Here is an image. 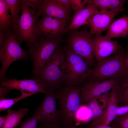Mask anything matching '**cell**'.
<instances>
[{"label": "cell", "mask_w": 128, "mask_h": 128, "mask_svg": "<svg viewBox=\"0 0 128 128\" xmlns=\"http://www.w3.org/2000/svg\"><path fill=\"white\" fill-rule=\"evenodd\" d=\"M66 70L64 48L59 46L55 51L48 62L32 78L46 88L55 91L64 84Z\"/></svg>", "instance_id": "1"}, {"label": "cell", "mask_w": 128, "mask_h": 128, "mask_svg": "<svg viewBox=\"0 0 128 128\" xmlns=\"http://www.w3.org/2000/svg\"><path fill=\"white\" fill-rule=\"evenodd\" d=\"M80 85L64 84L55 91L58 102V110L64 128H76L74 115L81 105Z\"/></svg>", "instance_id": "2"}, {"label": "cell", "mask_w": 128, "mask_h": 128, "mask_svg": "<svg viewBox=\"0 0 128 128\" xmlns=\"http://www.w3.org/2000/svg\"><path fill=\"white\" fill-rule=\"evenodd\" d=\"M126 54L123 48L113 56L97 62L87 80L102 81L128 76Z\"/></svg>", "instance_id": "3"}, {"label": "cell", "mask_w": 128, "mask_h": 128, "mask_svg": "<svg viewBox=\"0 0 128 128\" xmlns=\"http://www.w3.org/2000/svg\"><path fill=\"white\" fill-rule=\"evenodd\" d=\"M66 70L64 84L80 85L88 79L92 69L87 62L73 51L67 45L64 47Z\"/></svg>", "instance_id": "4"}, {"label": "cell", "mask_w": 128, "mask_h": 128, "mask_svg": "<svg viewBox=\"0 0 128 128\" xmlns=\"http://www.w3.org/2000/svg\"><path fill=\"white\" fill-rule=\"evenodd\" d=\"M64 41L59 36L50 40L40 37L27 50L33 64V75L37 73L49 61L55 50Z\"/></svg>", "instance_id": "5"}, {"label": "cell", "mask_w": 128, "mask_h": 128, "mask_svg": "<svg viewBox=\"0 0 128 128\" xmlns=\"http://www.w3.org/2000/svg\"><path fill=\"white\" fill-rule=\"evenodd\" d=\"M40 15L37 11L23 5L21 16L16 20V28L14 31L15 37L20 43L25 42L28 47L37 41L36 24Z\"/></svg>", "instance_id": "6"}, {"label": "cell", "mask_w": 128, "mask_h": 128, "mask_svg": "<svg viewBox=\"0 0 128 128\" xmlns=\"http://www.w3.org/2000/svg\"><path fill=\"white\" fill-rule=\"evenodd\" d=\"M65 41L77 55L85 60L91 67H94L95 58L92 36L86 29L80 31L77 29L69 31Z\"/></svg>", "instance_id": "7"}, {"label": "cell", "mask_w": 128, "mask_h": 128, "mask_svg": "<svg viewBox=\"0 0 128 128\" xmlns=\"http://www.w3.org/2000/svg\"><path fill=\"white\" fill-rule=\"evenodd\" d=\"M16 39L12 30H8L7 38L0 48V59L2 66L0 70V83L8 80L5 77L6 72L10 65L19 59H28V53L21 47Z\"/></svg>", "instance_id": "8"}, {"label": "cell", "mask_w": 128, "mask_h": 128, "mask_svg": "<svg viewBox=\"0 0 128 128\" xmlns=\"http://www.w3.org/2000/svg\"><path fill=\"white\" fill-rule=\"evenodd\" d=\"M44 100L33 114L37 117L39 123H47L61 124L60 115L56 108L55 91L46 88Z\"/></svg>", "instance_id": "9"}, {"label": "cell", "mask_w": 128, "mask_h": 128, "mask_svg": "<svg viewBox=\"0 0 128 128\" xmlns=\"http://www.w3.org/2000/svg\"><path fill=\"white\" fill-rule=\"evenodd\" d=\"M120 79L114 78L102 81H86L81 87V103L86 104L91 100L116 88Z\"/></svg>", "instance_id": "10"}, {"label": "cell", "mask_w": 128, "mask_h": 128, "mask_svg": "<svg viewBox=\"0 0 128 128\" xmlns=\"http://www.w3.org/2000/svg\"><path fill=\"white\" fill-rule=\"evenodd\" d=\"M36 24V32L38 39L40 37L50 40L64 35L66 24L61 20L53 17L42 16Z\"/></svg>", "instance_id": "11"}, {"label": "cell", "mask_w": 128, "mask_h": 128, "mask_svg": "<svg viewBox=\"0 0 128 128\" xmlns=\"http://www.w3.org/2000/svg\"><path fill=\"white\" fill-rule=\"evenodd\" d=\"M92 39L94 54L97 62L117 53L123 48L116 41L100 35H94Z\"/></svg>", "instance_id": "12"}, {"label": "cell", "mask_w": 128, "mask_h": 128, "mask_svg": "<svg viewBox=\"0 0 128 128\" xmlns=\"http://www.w3.org/2000/svg\"><path fill=\"white\" fill-rule=\"evenodd\" d=\"M119 13L111 10H102L93 15L88 20L90 35L92 36L100 35L102 32L108 30L113 19Z\"/></svg>", "instance_id": "13"}, {"label": "cell", "mask_w": 128, "mask_h": 128, "mask_svg": "<svg viewBox=\"0 0 128 128\" xmlns=\"http://www.w3.org/2000/svg\"><path fill=\"white\" fill-rule=\"evenodd\" d=\"M0 86L12 90L14 89H17L21 93L26 92L33 95L38 93L45 94L46 89L44 85L33 78L17 80L14 78L1 83Z\"/></svg>", "instance_id": "14"}, {"label": "cell", "mask_w": 128, "mask_h": 128, "mask_svg": "<svg viewBox=\"0 0 128 128\" xmlns=\"http://www.w3.org/2000/svg\"><path fill=\"white\" fill-rule=\"evenodd\" d=\"M71 11L67 9L55 0H43L38 12L40 15L53 17L61 20L67 27L69 25Z\"/></svg>", "instance_id": "15"}, {"label": "cell", "mask_w": 128, "mask_h": 128, "mask_svg": "<svg viewBox=\"0 0 128 128\" xmlns=\"http://www.w3.org/2000/svg\"><path fill=\"white\" fill-rule=\"evenodd\" d=\"M118 100L116 88L112 89L110 93L107 105L105 112L99 118L92 120L87 127L105 125H109L117 116Z\"/></svg>", "instance_id": "16"}, {"label": "cell", "mask_w": 128, "mask_h": 128, "mask_svg": "<svg viewBox=\"0 0 128 128\" xmlns=\"http://www.w3.org/2000/svg\"><path fill=\"white\" fill-rule=\"evenodd\" d=\"M99 9L95 5L87 4V7L73 14L71 23L65 28V32L77 29L80 27L88 24V20L94 14L99 11Z\"/></svg>", "instance_id": "17"}, {"label": "cell", "mask_w": 128, "mask_h": 128, "mask_svg": "<svg viewBox=\"0 0 128 128\" xmlns=\"http://www.w3.org/2000/svg\"><path fill=\"white\" fill-rule=\"evenodd\" d=\"M128 34V15H124L112 23L105 37L111 38L126 37Z\"/></svg>", "instance_id": "18"}, {"label": "cell", "mask_w": 128, "mask_h": 128, "mask_svg": "<svg viewBox=\"0 0 128 128\" xmlns=\"http://www.w3.org/2000/svg\"><path fill=\"white\" fill-rule=\"evenodd\" d=\"M110 91L91 100L86 104L92 113V120L99 118L104 114L107 105Z\"/></svg>", "instance_id": "19"}, {"label": "cell", "mask_w": 128, "mask_h": 128, "mask_svg": "<svg viewBox=\"0 0 128 128\" xmlns=\"http://www.w3.org/2000/svg\"><path fill=\"white\" fill-rule=\"evenodd\" d=\"M6 111L9 116L1 128H14L17 127L29 110L27 108H23L19 109L17 111L11 109H8Z\"/></svg>", "instance_id": "20"}, {"label": "cell", "mask_w": 128, "mask_h": 128, "mask_svg": "<svg viewBox=\"0 0 128 128\" xmlns=\"http://www.w3.org/2000/svg\"><path fill=\"white\" fill-rule=\"evenodd\" d=\"M9 10L5 0H0V29L13 30L12 18Z\"/></svg>", "instance_id": "21"}, {"label": "cell", "mask_w": 128, "mask_h": 128, "mask_svg": "<svg viewBox=\"0 0 128 128\" xmlns=\"http://www.w3.org/2000/svg\"><path fill=\"white\" fill-rule=\"evenodd\" d=\"M116 88L118 106L128 105V76L120 79Z\"/></svg>", "instance_id": "22"}, {"label": "cell", "mask_w": 128, "mask_h": 128, "mask_svg": "<svg viewBox=\"0 0 128 128\" xmlns=\"http://www.w3.org/2000/svg\"><path fill=\"white\" fill-rule=\"evenodd\" d=\"M92 113L87 104H82L80 105L74 115L75 124L77 126L91 121Z\"/></svg>", "instance_id": "23"}, {"label": "cell", "mask_w": 128, "mask_h": 128, "mask_svg": "<svg viewBox=\"0 0 128 128\" xmlns=\"http://www.w3.org/2000/svg\"><path fill=\"white\" fill-rule=\"evenodd\" d=\"M10 10L12 18L14 32L16 28V20L19 18L18 14L22 10L23 5L19 0H4Z\"/></svg>", "instance_id": "24"}, {"label": "cell", "mask_w": 128, "mask_h": 128, "mask_svg": "<svg viewBox=\"0 0 128 128\" xmlns=\"http://www.w3.org/2000/svg\"><path fill=\"white\" fill-rule=\"evenodd\" d=\"M21 95L17 97L12 99L5 98L0 99V111L2 112L12 106L19 101L33 95L26 92L21 93Z\"/></svg>", "instance_id": "25"}, {"label": "cell", "mask_w": 128, "mask_h": 128, "mask_svg": "<svg viewBox=\"0 0 128 128\" xmlns=\"http://www.w3.org/2000/svg\"><path fill=\"white\" fill-rule=\"evenodd\" d=\"M111 126L118 128H128V113L125 114L117 116L111 123Z\"/></svg>", "instance_id": "26"}, {"label": "cell", "mask_w": 128, "mask_h": 128, "mask_svg": "<svg viewBox=\"0 0 128 128\" xmlns=\"http://www.w3.org/2000/svg\"><path fill=\"white\" fill-rule=\"evenodd\" d=\"M39 119L35 114L27 118L23 122H21L19 128H37V124Z\"/></svg>", "instance_id": "27"}, {"label": "cell", "mask_w": 128, "mask_h": 128, "mask_svg": "<svg viewBox=\"0 0 128 128\" xmlns=\"http://www.w3.org/2000/svg\"><path fill=\"white\" fill-rule=\"evenodd\" d=\"M86 4H93L100 10H106L110 9V0H85Z\"/></svg>", "instance_id": "28"}, {"label": "cell", "mask_w": 128, "mask_h": 128, "mask_svg": "<svg viewBox=\"0 0 128 128\" xmlns=\"http://www.w3.org/2000/svg\"><path fill=\"white\" fill-rule=\"evenodd\" d=\"M43 0H20L21 3L24 4L29 8L38 12L40 8Z\"/></svg>", "instance_id": "29"}, {"label": "cell", "mask_w": 128, "mask_h": 128, "mask_svg": "<svg viewBox=\"0 0 128 128\" xmlns=\"http://www.w3.org/2000/svg\"><path fill=\"white\" fill-rule=\"evenodd\" d=\"M125 1V0H110V10L119 12L120 11H125L123 5Z\"/></svg>", "instance_id": "30"}, {"label": "cell", "mask_w": 128, "mask_h": 128, "mask_svg": "<svg viewBox=\"0 0 128 128\" xmlns=\"http://www.w3.org/2000/svg\"><path fill=\"white\" fill-rule=\"evenodd\" d=\"M71 9L75 14L79 11L85 8L86 4L84 0L83 1L81 0H71Z\"/></svg>", "instance_id": "31"}, {"label": "cell", "mask_w": 128, "mask_h": 128, "mask_svg": "<svg viewBox=\"0 0 128 128\" xmlns=\"http://www.w3.org/2000/svg\"><path fill=\"white\" fill-rule=\"evenodd\" d=\"M37 128H64L61 124L44 123H39Z\"/></svg>", "instance_id": "32"}, {"label": "cell", "mask_w": 128, "mask_h": 128, "mask_svg": "<svg viewBox=\"0 0 128 128\" xmlns=\"http://www.w3.org/2000/svg\"><path fill=\"white\" fill-rule=\"evenodd\" d=\"M8 30L0 29V48L3 45L7 36Z\"/></svg>", "instance_id": "33"}, {"label": "cell", "mask_w": 128, "mask_h": 128, "mask_svg": "<svg viewBox=\"0 0 128 128\" xmlns=\"http://www.w3.org/2000/svg\"><path fill=\"white\" fill-rule=\"evenodd\" d=\"M128 113V105L118 107L117 111V116L123 115Z\"/></svg>", "instance_id": "34"}, {"label": "cell", "mask_w": 128, "mask_h": 128, "mask_svg": "<svg viewBox=\"0 0 128 128\" xmlns=\"http://www.w3.org/2000/svg\"><path fill=\"white\" fill-rule=\"evenodd\" d=\"M67 9L72 10L71 9V0H55Z\"/></svg>", "instance_id": "35"}, {"label": "cell", "mask_w": 128, "mask_h": 128, "mask_svg": "<svg viewBox=\"0 0 128 128\" xmlns=\"http://www.w3.org/2000/svg\"><path fill=\"white\" fill-rule=\"evenodd\" d=\"M12 90L9 88L0 86V99L5 98L6 95Z\"/></svg>", "instance_id": "36"}, {"label": "cell", "mask_w": 128, "mask_h": 128, "mask_svg": "<svg viewBox=\"0 0 128 128\" xmlns=\"http://www.w3.org/2000/svg\"><path fill=\"white\" fill-rule=\"evenodd\" d=\"M85 128H118L114 126H110L108 125H101L95 126L91 127H86Z\"/></svg>", "instance_id": "37"}, {"label": "cell", "mask_w": 128, "mask_h": 128, "mask_svg": "<svg viewBox=\"0 0 128 128\" xmlns=\"http://www.w3.org/2000/svg\"><path fill=\"white\" fill-rule=\"evenodd\" d=\"M9 114H8L5 116H0V128H1L7 119Z\"/></svg>", "instance_id": "38"}, {"label": "cell", "mask_w": 128, "mask_h": 128, "mask_svg": "<svg viewBox=\"0 0 128 128\" xmlns=\"http://www.w3.org/2000/svg\"><path fill=\"white\" fill-rule=\"evenodd\" d=\"M126 64L128 72V54L127 53L126 58Z\"/></svg>", "instance_id": "39"}, {"label": "cell", "mask_w": 128, "mask_h": 128, "mask_svg": "<svg viewBox=\"0 0 128 128\" xmlns=\"http://www.w3.org/2000/svg\"><path fill=\"white\" fill-rule=\"evenodd\" d=\"M127 48H128V47H127ZM127 54H128V51L127 52Z\"/></svg>", "instance_id": "40"}]
</instances>
